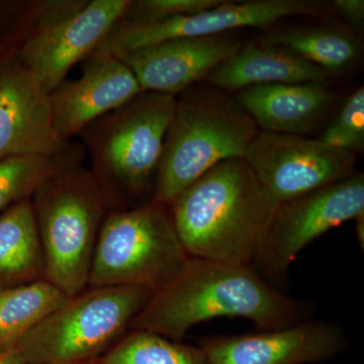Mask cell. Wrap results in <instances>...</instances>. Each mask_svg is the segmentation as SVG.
<instances>
[{
  "mask_svg": "<svg viewBox=\"0 0 364 364\" xmlns=\"http://www.w3.org/2000/svg\"><path fill=\"white\" fill-rule=\"evenodd\" d=\"M310 299L282 293L251 265L188 257L168 284L152 294L132 322L143 330L181 341L191 328L217 318H243L269 331L312 318Z\"/></svg>",
  "mask_w": 364,
  "mask_h": 364,
  "instance_id": "1",
  "label": "cell"
},
{
  "mask_svg": "<svg viewBox=\"0 0 364 364\" xmlns=\"http://www.w3.org/2000/svg\"><path fill=\"white\" fill-rule=\"evenodd\" d=\"M188 257L252 265L279 203L244 158L215 165L169 203Z\"/></svg>",
  "mask_w": 364,
  "mask_h": 364,
  "instance_id": "2",
  "label": "cell"
},
{
  "mask_svg": "<svg viewBox=\"0 0 364 364\" xmlns=\"http://www.w3.org/2000/svg\"><path fill=\"white\" fill-rule=\"evenodd\" d=\"M33 198L45 279L73 298L88 287L93 253L105 219L104 189L90 172L57 167Z\"/></svg>",
  "mask_w": 364,
  "mask_h": 364,
  "instance_id": "3",
  "label": "cell"
},
{
  "mask_svg": "<svg viewBox=\"0 0 364 364\" xmlns=\"http://www.w3.org/2000/svg\"><path fill=\"white\" fill-rule=\"evenodd\" d=\"M69 298L14 347L25 364H86L130 330L152 294L138 287H87Z\"/></svg>",
  "mask_w": 364,
  "mask_h": 364,
  "instance_id": "4",
  "label": "cell"
},
{
  "mask_svg": "<svg viewBox=\"0 0 364 364\" xmlns=\"http://www.w3.org/2000/svg\"><path fill=\"white\" fill-rule=\"evenodd\" d=\"M257 133L247 112L219 98L196 95L177 102L165 136L153 202L167 207L215 165L244 158Z\"/></svg>",
  "mask_w": 364,
  "mask_h": 364,
  "instance_id": "5",
  "label": "cell"
},
{
  "mask_svg": "<svg viewBox=\"0 0 364 364\" xmlns=\"http://www.w3.org/2000/svg\"><path fill=\"white\" fill-rule=\"evenodd\" d=\"M188 259L165 205L152 202L105 217L87 287H138L156 293Z\"/></svg>",
  "mask_w": 364,
  "mask_h": 364,
  "instance_id": "6",
  "label": "cell"
},
{
  "mask_svg": "<svg viewBox=\"0 0 364 364\" xmlns=\"http://www.w3.org/2000/svg\"><path fill=\"white\" fill-rule=\"evenodd\" d=\"M176 104L173 95L143 91L109 114L92 142L98 174L136 195L147 191L156 181Z\"/></svg>",
  "mask_w": 364,
  "mask_h": 364,
  "instance_id": "7",
  "label": "cell"
},
{
  "mask_svg": "<svg viewBox=\"0 0 364 364\" xmlns=\"http://www.w3.org/2000/svg\"><path fill=\"white\" fill-rule=\"evenodd\" d=\"M363 215V173L279 203L251 267L279 289L287 284L289 268L306 246Z\"/></svg>",
  "mask_w": 364,
  "mask_h": 364,
  "instance_id": "8",
  "label": "cell"
},
{
  "mask_svg": "<svg viewBox=\"0 0 364 364\" xmlns=\"http://www.w3.org/2000/svg\"><path fill=\"white\" fill-rule=\"evenodd\" d=\"M244 159L279 205L355 173V153L294 134L257 133Z\"/></svg>",
  "mask_w": 364,
  "mask_h": 364,
  "instance_id": "9",
  "label": "cell"
},
{
  "mask_svg": "<svg viewBox=\"0 0 364 364\" xmlns=\"http://www.w3.org/2000/svg\"><path fill=\"white\" fill-rule=\"evenodd\" d=\"M318 7L304 0H253L243 4L224 1L191 16L156 21H128L117 25L93 55L119 57L141 48L183 38H203L237 28H264L296 16H311Z\"/></svg>",
  "mask_w": 364,
  "mask_h": 364,
  "instance_id": "10",
  "label": "cell"
},
{
  "mask_svg": "<svg viewBox=\"0 0 364 364\" xmlns=\"http://www.w3.org/2000/svg\"><path fill=\"white\" fill-rule=\"evenodd\" d=\"M131 4L129 0H93L53 14L28 38L18 58L51 95L72 67L95 51Z\"/></svg>",
  "mask_w": 364,
  "mask_h": 364,
  "instance_id": "11",
  "label": "cell"
},
{
  "mask_svg": "<svg viewBox=\"0 0 364 364\" xmlns=\"http://www.w3.org/2000/svg\"><path fill=\"white\" fill-rule=\"evenodd\" d=\"M198 346L210 364H318L344 352L348 339L336 323L309 318L269 331L205 337Z\"/></svg>",
  "mask_w": 364,
  "mask_h": 364,
  "instance_id": "12",
  "label": "cell"
},
{
  "mask_svg": "<svg viewBox=\"0 0 364 364\" xmlns=\"http://www.w3.org/2000/svg\"><path fill=\"white\" fill-rule=\"evenodd\" d=\"M62 145L49 93L18 57L4 60L0 63V160L18 155L53 158Z\"/></svg>",
  "mask_w": 364,
  "mask_h": 364,
  "instance_id": "13",
  "label": "cell"
},
{
  "mask_svg": "<svg viewBox=\"0 0 364 364\" xmlns=\"http://www.w3.org/2000/svg\"><path fill=\"white\" fill-rule=\"evenodd\" d=\"M242 47L229 33L183 38L141 48L117 57L143 91L176 95L217 68Z\"/></svg>",
  "mask_w": 364,
  "mask_h": 364,
  "instance_id": "14",
  "label": "cell"
},
{
  "mask_svg": "<svg viewBox=\"0 0 364 364\" xmlns=\"http://www.w3.org/2000/svg\"><path fill=\"white\" fill-rule=\"evenodd\" d=\"M143 92L133 72L117 57L93 55L77 80L50 95L54 126L61 141Z\"/></svg>",
  "mask_w": 364,
  "mask_h": 364,
  "instance_id": "15",
  "label": "cell"
},
{
  "mask_svg": "<svg viewBox=\"0 0 364 364\" xmlns=\"http://www.w3.org/2000/svg\"><path fill=\"white\" fill-rule=\"evenodd\" d=\"M239 102L264 132L299 135L327 111L331 95L321 83H275L245 88Z\"/></svg>",
  "mask_w": 364,
  "mask_h": 364,
  "instance_id": "16",
  "label": "cell"
},
{
  "mask_svg": "<svg viewBox=\"0 0 364 364\" xmlns=\"http://www.w3.org/2000/svg\"><path fill=\"white\" fill-rule=\"evenodd\" d=\"M327 71L279 46L241 47L210 72L208 80L228 90L275 83H321Z\"/></svg>",
  "mask_w": 364,
  "mask_h": 364,
  "instance_id": "17",
  "label": "cell"
},
{
  "mask_svg": "<svg viewBox=\"0 0 364 364\" xmlns=\"http://www.w3.org/2000/svg\"><path fill=\"white\" fill-rule=\"evenodd\" d=\"M46 279L44 252L30 200L0 214V291Z\"/></svg>",
  "mask_w": 364,
  "mask_h": 364,
  "instance_id": "18",
  "label": "cell"
},
{
  "mask_svg": "<svg viewBox=\"0 0 364 364\" xmlns=\"http://www.w3.org/2000/svg\"><path fill=\"white\" fill-rule=\"evenodd\" d=\"M68 299L46 279L0 291V352L13 351L26 334Z\"/></svg>",
  "mask_w": 364,
  "mask_h": 364,
  "instance_id": "19",
  "label": "cell"
},
{
  "mask_svg": "<svg viewBox=\"0 0 364 364\" xmlns=\"http://www.w3.org/2000/svg\"><path fill=\"white\" fill-rule=\"evenodd\" d=\"M98 360L100 364H210L200 346L143 330H130Z\"/></svg>",
  "mask_w": 364,
  "mask_h": 364,
  "instance_id": "20",
  "label": "cell"
},
{
  "mask_svg": "<svg viewBox=\"0 0 364 364\" xmlns=\"http://www.w3.org/2000/svg\"><path fill=\"white\" fill-rule=\"evenodd\" d=\"M264 44L280 46L324 70L344 68L358 54L348 36L330 30L291 31L270 36Z\"/></svg>",
  "mask_w": 364,
  "mask_h": 364,
  "instance_id": "21",
  "label": "cell"
},
{
  "mask_svg": "<svg viewBox=\"0 0 364 364\" xmlns=\"http://www.w3.org/2000/svg\"><path fill=\"white\" fill-rule=\"evenodd\" d=\"M57 166L52 157L18 155L0 160V214L30 200Z\"/></svg>",
  "mask_w": 364,
  "mask_h": 364,
  "instance_id": "22",
  "label": "cell"
},
{
  "mask_svg": "<svg viewBox=\"0 0 364 364\" xmlns=\"http://www.w3.org/2000/svg\"><path fill=\"white\" fill-rule=\"evenodd\" d=\"M337 149L363 150L364 146V88H358L345 102L338 117L318 139Z\"/></svg>",
  "mask_w": 364,
  "mask_h": 364,
  "instance_id": "23",
  "label": "cell"
},
{
  "mask_svg": "<svg viewBox=\"0 0 364 364\" xmlns=\"http://www.w3.org/2000/svg\"><path fill=\"white\" fill-rule=\"evenodd\" d=\"M223 2L224 0H144L136 4L132 2L139 18L131 21L146 23L191 16L218 6Z\"/></svg>",
  "mask_w": 364,
  "mask_h": 364,
  "instance_id": "24",
  "label": "cell"
},
{
  "mask_svg": "<svg viewBox=\"0 0 364 364\" xmlns=\"http://www.w3.org/2000/svg\"><path fill=\"white\" fill-rule=\"evenodd\" d=\"M334 6L345 18L354 25H360L364 21L363 0H335Z\"/></svg>",
  "mask_w": 364,
  "mask_h": 364,
  "instance_id": "25",
  "label": "cell"
},
{
  "mask_svg": "<svg viewBox=\"0 0 364 364\" xmlns=\"http://www.w3.org/2000/svg\"><path fill=\"white\" fill-rule=\"evenodd\" d=\"M0 364H25L13 351L0 352Z\"/></svg>",
  "mask_w": 364,
  "mask_h": 364,
  "instance_id": "26",
  "label": "cell"
},
{
  "mask_svg": "<svg viewBox=\"0 0 364 364\" xmlns=\"http://www.w3.org/2000/svg\"><path fill=\"white\" fill-rule=\"evenodd\" d=\"M356 221V236H358L359 245L363 250L364 246V215H360L355 220Z\"/></svg>",
  "mask_w": 364,
  "mask_h": 364,
  "instance_id": "27",
  "label": "cell"
},
{
  "mask_svg": "<svg viewBox=\"0 0 364 364\" xmlns=\"http://www.w3.org/2000/svg\"><path fill=\"white\" fill-rule=\"evenodd\" d=\"M86 364H100V360H98V359H97V360H92V361H90V363H88Z\"/></svg>",
  "mask_w": 364,
  "mask_h": 364,
  "instance_id": "28",
  "label": "cell"
}]
</instances>
